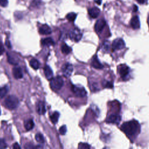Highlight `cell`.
Returning <instances> with one entry per match:
<instances>
[{
  "label": "cell",
  "mask_w": 149,
  "mask_h": 149,
  "mask_svg": "<svg viewBox=\"0 0 149 149\" xmlns=\"http://www.w3.org/2000/svg\"><path fill=\"white\" fill-rule=\"evenodd\" d=\"M4 52V47L2 43V42L0 41V55H1Z\"/></svg>",
  "instance_id": "33"
},
{
  "label": "cell",
  "mask_w": 149,
  "mask_h": 149,
  "mask_svg": "<svg viewBox=\"0 0 149 149\" xmlns=\"http://www.w3.org/2000/svg\"><path fill=\"white\" fill-rule=\"evenodd\" d=\"M109 44L108 43V42H105L103 46V51H107L109 49Z\"/></svg>",
  "instance_id": "32"
},
{
  "label": "cell",
  "mask_w": 149,
  "mask_h": 149,
  "mask_svg": "<svg viewBox=\"0 0 149 149\" xmlns=\"http://www.w3.org/2000/svg\"><path fill=\"white\" fill-rule=\"evenodd\" d=\"M67 131V128L66 125H62L60 128V133L62 135H64L66 134Z\"/></svg>",
  "instance_id": "28"
},
{
  "label": "cell",
  "mask_w": 149,
  "mask_h": 149,
  "mask_svg": "<svg viewBox=\"0 0 149 149\" xmlns=\"http://www.w3.org/2000/svg\"><path fill=\"white\" fill-rule=\"evenodd\" d=\"M13 147L14 148H21L20 146L19 145V144H18L17 143H15V144H13Z\"/></svg>",
  "instance_id": "34"
},
{
  "label": "cell",
  "mask_w": 149,
  "mask_h": 149,
  "mask_svg": "<svg viewBox=\"0 0 149 149\" xmlns=\"http://www.w3.org/2000/svg\"><path fill=\"white\" fill-rule=\"evenodd\" d=\"M79 148L87 149V148H90V146L87 143H80L79 145Z\"/></svg>",
  "instance_id": "30"
},
{
  "label": "cell",
  "mask_w": 149,
  "mask_h": 149,
  "mask_svg": "<svg viewBox=\"0 0 149 149\" xmlns=\"http://www.w3.org/2000/svg\"><path fill=\"white\" fill-rule=\"evenodd\" d=\"M121 120V118L119 115L118 114H111L108 116L106 119V122L109 123L118 124Z\"/></svg>",
  "instance_id": "9"
},
{
  "label": "cell",
  "mask_w": 149,
  "mask_h": 149,
  "mask_svg": "<svg viewBox=\"0 0 149 149\" xmlns=\"http://www.w3.org/2000/svg\"><path fill=\"white\" fill-rule=\"evenodd\" d=\"M52 30L49 26L47 25H42L39 29V33L43 35H47L51 34Z\"/></svg>",
  "instance_id": "16"
},
{
  "label": "cell",
  "mask_w": 149,
  "mask_h": 149,
  "mask_svg": "<svg viewBox=\"0 0 149 149\" xmlns=\"http://www.w3.org/2000/svg\"><path fill=\"white\" fill-rule=\"evenodd\" d=\"M8 62L9 64H12V65H17L18 64L17 61H16L15 60V58L12 57L11 56H9V55L8 56Z\"/></svg>",
  "instance_id": "26"
},
{
  "label": "cell",
  "mask_w": 149,
  "mask_h": 149,
  "mask_svg": "<svg viewBox=\"0 0 149 149\" xmlns=\"http://www.w3.org/2000/svg\"><path fill=\"white\" fill-rule=\"evenodd\" d=\"M72 91L77 97H84L87 95V91L83 86H72Z\"/></svg>",
  "instance_id": "5"
},
{
  "label": "cell",
  "mask_w": 149,
  "mask_h": 149,
  "mask_svg": "<svg viewBox=\"0 0 149 149\" xmlns=\"http://www.w3.org/2000/svg\"><path fill=\"white\" fill-rule=\"evenodd\" d=\"M6 46H7V47L8 48H11V44H10V42H9V41H7V42H6Z\"/></svg>",
  "instance_id": "36"
},
{
  "label": "cell",
  "mask_w": 149,
  "mask_h": 149,
  "mask_svg": "<svg viewBox=\"0 0 149 149\" xmlns=\"http://www.w3.org/2000/svg\"><path fill=\"white\" fill-rule=\"evenodd\" d=\"M121 129L128 136H133L139 132L140 124L136 120H132L123 123Z\"/></svg>",
  "instance_id": "1"
},
{
  "label": "cell",
  "mask_w": 149,
  "mask_h": 149,
  "mask_svg": "<svg viewBox=\"0 0 149 149\" xmlns=\"http://www.w3.org/2000/svg\"><path fill=\"white\" fill-rule=\"evenodd\" d=\"M25 128L27 130H30L34 128V122L33 120L32 119H29L28 120H26L24 123Z\"/></svg>",
  "instance_id": "18"
},
{
  "label": "cell",
  "mask_w": 149,
  "mask_h": 149,
  "mask_svg": "<svg viewBox=\"0 0 149 149\" xmlns=\"http://www.w3.org/2000/svg\"><path fill=\"white\" fill-rule=\"evenodd\" d=\"M0 114H1V111H0Z\"/></svg>",
  "instance_id": "40"
},
{
  "label": "cell",
  "mask_w": 149,
  "mask_h": 149,
  "mask_svg": "<svg viewBox=\"0 0 149 149\" xmlns=\"http://www.w3.org/2000/svg\"><path fill=\"white\" fill-rule=\"evenodd\" d=\"M148 26H149V17H148Z\"/></svg>",
  "instance_id": "39"
},
{
  "label": "cell",
  "mask_w": 149,
  "mask_h": 149,
  "mask_svg": "<svg viewBox=\"0 0 149 149\" xmlns=\"http://www.w3.org/2000/svg\"><path fill=\"white\" fill-rule=\"evenodd\" d=\"M8 4V0H0V5L5 7Z\"/></svg>",
  "instance_id": "31"
},
{
  "label": "cell",
  "mask_w": 149,
  "mask_h": 149,
  "mask_svg": "<svg viewBox=\"0 0 149 149\" xmlns=\"http://www.w3.org/2000/svg\"><path fill=\"white\" fill-rule=\"evenodd\" d=\"M118 72L120 74L121 77L123 79L127 78L129 74L130 69L125 64H122L118 67Z\"/></svg>",
  "instance_id": "7"
},
{
  "label": "cell",
  "mask_w": 149,
  "mask_h": 149,
  "mask_svg": "<svg viewBox=\"0 0 149 149\" xmlns=\"http://www.w3.org/2000/svg\"><path fill=\"white\" fill-rule=\"evenodd\" d=\"M88 12H89L90 16L91 18L95 19V18H97L99 16V15L100 13V10L99 8H98L97 7H93V8L89 9L88 11Z\"/></svg>",
  "instance_id": "13"
},
{
  "label": "cell",
  "mask_w": 149,
  "mask_h": 149,
  "mask_svg": "<svg viewBox=\"0 0 149 149\" xmlns=\"http://www.w3.org/2000/svg\"><path fill=\"white\" fill-rule=\"evenodd\" d=\"M64 85V81L61 77L53 78L50 82V87L54 90H60Z\"/></svg>",
  "instance_id": "3"
},
{
  "label": "cell",
  "mask_w": 149,
  "mask_h": 149,
  "mask_svg": "<svg viewBox=\"0 0 149 149\" xmlns=\"http://www.w3.org/2000/svg\"><path fill=\"white\" fill-rule=\"evenodd\" d=\"M101 1L102 0H96V2L97 4H98L99 5H100L101 4Z\"/></svg>",
  "instance_id": "38"
},
{
  "label": "cell",
  "mask_w": 149,
  "mask_h": 149,
  "mask_svg": "<svg viewBox=\"0 0 149 149\" xmlns=\"http://www.w3.org/2000/svg\"><path fill=\"white\" fill-rule=\"evenodd\" d=\"M66 17L69 21L73 22V21H74V20H75V19L77 17V14L73 12H70L66 15Z\"/></svg>",
  "instance_id": "25"
},
{
  "label": "cell",
  "mask_w": 149,
  "mask_h": 149,
  "mask_svg": "<svg viewBox=\"0 0 149 149\" xmlns=\"http://www.w3.org/2000/svg\"><path fill=\"white\" fill-rule=\"evenodd\" d=\"M42 44L43 46H53L54 44V42L51 37H48V38L44 39L42 40Z\"/></svg>",
  "instance_id": "19"
},
{
  "label": "cell",
  "mask_w": 149,
  "mask_h": 149,
  "mask_svg": "<svg viewBox=\"0 0 149 149\" xmlns=\"http://www.w3.org/2000/svg\"><path fill=\"white\" fill-rule=\"evenodd\" d=\"M13 75L16 79H19L23 78V73L21 68L19 66H15L13 68Z\"/></svg>",
  "instance_id": "11"
},
{
  "label": "cell",
  "mask_w": 149,
  "mask_h": 149,
  "mask_svg": "<svg viewBox=\"0 0 149 149\" xmlns=\"http://www.w3.org/2000/svg\"><path fill=\"white\" fill-rule=\"evenodd\" d=\"M70 39L75 42L80 41L82 37V33L78 28H74L71 30L69 33Z\"/></svg>",
  "instance_id": "4"
},
{
  "label": "cell",
  "mask_w": 149,
  "mask_h": 149,
  "mask_svg": "<svg viewBox=\"0 0 149 149\" xmlns=\"http://www.w3.org/2000/svg\"><path fill=\"white\" fill-rule=\"evenodd\" d=\"M37 113L40 115H44L46 112V109L45 107V104L43 101H39L37 104Z\"/></svg>",
  "instance_id": "14"
},
{
  "label": "cell",
  "mask_w": 149,
  "mask_h": 149,
  "mask_svg": "<svg viewBox=\"0 0 149 149\" xmlns=\"http://www.w3.org/2000/svg\"><path fill=\"white\" fill-rule=\"evenodd\" d=\"M91 64L93 67H94L95 68L97 69H101L103 68V65L100 62L99 60L98 59L96 55H95V57L93 58Z\"/></svg>",
  "instance_id": "15"
},
{
  "label": "cell",
  "mask_w": 149,
  "mask_h": 149,
  "mask_svg": "<svg viewBox=\"0 0 149 149\" xmlns=\"http://www.w3.org/2000/svg\"><path fill=\"white\" fill-rule=\"evenodd\" d=\"M59 117H60V113L57 111H55V113H54L51 115L50 119H51V122L54 124H55V123H57V122L58 121V119H59Z\"/></svg>",
  "instance_id": "21"
},
{
  "label": "cell",
  "mask_w": 149,
  "mask_h": 149,
  "mask_svg": "<svg viewBox=\"0 0 149 149\" xmlns=\"http://www.w3.org/2000/svg\"><path fill=\"white\" fill-rule=\"evenodd\" d=\"M106 25V22L104 19H100L98 20L95 26V31L97 33L101 32V31L103 30L104 28L105 27Z\"/></svg>",
  "instance_id": "10"
},
{
  "label": "cell",
  "mask_w": 149,
  "mask_h": 149,
  "mask_svg": "<svg viewBox=\"0 0 149 149\" xmlns=\"http://www.w3.org/2000/svg\"><path fill=\"white\" fill-rule=\"evenodd\" d=\"M29 64H30V66L35 70L38 69L40 67V63H39V61L36 60V59H35V58L32 59L30 60Z\"/></svg>",
  "instance_id": "20"
},
{
  "label": "cell",
  "mask_w": 149,
  "mask_h": 149,
  "mask_svg": "<svg viewBox=\"0 0 149 149\" xmlns=\"http://www.w3.org/2000/svg\"><path fill=\"white\" fill-rule=\"evenodd\" d=\"M73 70V66L69 63L65 64L62 67V72L65 78H68L71 75Z\"/></svg>",
  "instance_id": "8"
},
{
  "label": "cell",
  "mask_w": 149,
  "mask_h": 149,
  "mask_svg": "<svg viewBox=\"0 0 149 149\" xmlns=\"http://www.w3.org/2000/svg\"><path fill=\"white\" fill-rule=\"evenodd\" d=\"M125 47V43L124 41L120 38L116 39L113 41L112 44V50L113 51H116L118 50H121Z\"/></svg>",
  "instance_id": "6"
},
{
  "label": "cell",
  "mask_w": 149,
  "mask_h": 149,
  "mask_svg": "<svg viewBox=\"0 0 149 149\" xmlns=\"http://www.w3.org/2000/svg\"><path fill=\"white\" fill-rule=\"evenodd\" d=\"M130 25L134 29H138L140 28V23L139 16H135L132 18L131 21H130Z\"/></svg>",
  "instance_id": "12"
},
{
  "label": "cell",
  "mask_w": 149,
  "mask_h": 149,
  "mask_svg": "<svg viewBox=\"0 0 149 149\" xmlns=\"http://www.w3.org/2000/svg\"><path fill=\"white\" fill-rule=\"evenodd\" d=\"M7 147V146L5 140L3 139H0V148H5Z\"/></svg>",
  "instance_id": "29"
},
{
  "label": "cell",
  "mask_w": 149,
  "mask_h": 149,
  "mask_svg": "<svg viewBox=\"0 0 149 149\" xmlns=\"http://www.w3.org/2000/svg\"><path fill=\"white\" fill-rule=\"evenodd\" d=\"M138 10V8L136 5H134V12H136Z\"/></svg>",
  "instance_id": "37"
},
{
  "label": "cell",
  "mask_w": 149,
  "mask_h": 149,
  "mask_svg": "<svg viewBox=\"0 0 149 149\" xmlns=\"http://www.w3.org/2000/svg\"><path fill=\"white\" fill-rule=\"evenodd\" d=\"M44 72L45 76L48 80L51 81L53 78V72L51 68L49 66L46 65L44 67Z\"/></svg>",
  "instance_id": "17"
},
{
  "label": "cell",
  "mask_w": 149,
  "mask_h": 149,
  "mask_svg": "<svg viewBox=\"0 0 149 149\" xmlns=\"http://www.w3.org/2000/svg\"><path fill=\"white\" fill-rule=\"evenodd\" d=\"M35 139L37 142L40 143V144H43L44 142V138L43 135L41 134H36Z\"/></svg>",
  "instance_id": "24"
},
{
  "label": "cell",
  "mask_w": 149,
  "mask_h": 149,
  "mask_svg": "<svg viewBox=\"0 0 149 149\" xmlns=\"http://www.w3.org/2000/svg\"><path fill=\"white\" fill-rule=\"evenodd\" d=\"M137 1L140 4H143L145 3V0H137Z\"/></svg>",
  "instance_id": "35"
},
{
  "label": "cell",
  "mask_w": 149,
  "mask_h": 149,
  "mask_svg": "<svg viewBox=\"0 0 149 149\" xmlns=\"http://www.w3.org/2000/svg\"><path fill=\"white\" fill-rule=\"evenodd\" d=\"M8 90L9 87L8 86H4L3 87H0V98H4L7 94Z\"/></svg>",
  "instance_id": "22"
},
{
  "label": "cell",
  "mask_w": 149,
  "mask_h": 149,
  "mask_svg": "<svg viewBox=\"0 0 149 149\" xmlns=\"http://www.w3.org/2000/svg\"><path fill=\"white\" fill-rule=\"evenodd\" d=\"M19 100L18 99L13 95L8 96L5 101L4 104L5 107L9 109H15L19 105Z\"/></svg>",
  "instance_id": "2"
},
{
  "label": "cell",
  "mask_w": 149,
  "mask_h": 149,
  "mask_svg": "<svg viewBox=\"0 0 149 149\" xmlns=\"http://www.w3.org/2000/svg\"><path fill=\"white\" fill-rule=\"evenodd\" d=\"M103 86L105 88H109L111 89L113 87V84L111 82H108V81H104V82L103 83Z\"/></svg>",
  "instance_id": "27"
},
{
  "label": "cell",
  "mask_w": 149,
  "mask_h": 149,
  "mask_svg": "<svg viewBox=\"0 0 149 149\" xmlns=\"http://www.w3.org/2000/svg\"><path fill=\"white\" fill-rule=\"evenodd\" d=\"M71 48L69 47L67 44H63L61 47V51L64 54H68L71 52Z\"/></svg>",
  "instance_id": "23"
}]
</instances>
